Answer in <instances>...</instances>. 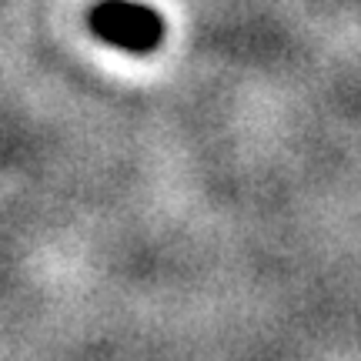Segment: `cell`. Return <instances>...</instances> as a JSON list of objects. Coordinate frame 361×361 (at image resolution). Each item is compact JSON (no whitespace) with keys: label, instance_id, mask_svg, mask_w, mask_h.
I'll list each match as a JSON object with an SVG mask.
<instances>
[{"label":"cell","instance_id":"obj_1","mask_svg":"<svg viewBox=\"0 0 361 361\" xmlns=\"http://www.w3.org/2000/svg\"><path fill=\"white\" fill-rule=\"evenodd\" d=\"M94 37L128 54H154L164 40V17L134 0H101L87 17Z\"/></svg>","mask_w":361,"mask_h":361}]
</instances>
